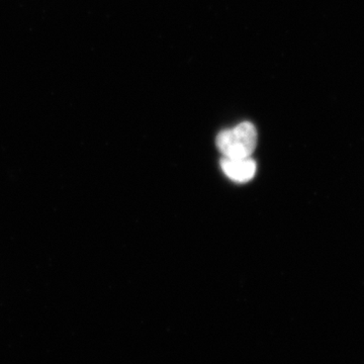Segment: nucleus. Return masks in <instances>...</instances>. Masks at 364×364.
<instances>
[{
  "label": "nucleus",
  "mask_w": 364,
  "mask_h": 364,
  "mask_svg": "<svg viewBox=\"0 0 364 364\" xmlns=\"http://www.w3.org/2000/svg\"><path fill=\"white\" fill-rule=\"evenodd\" d=\"M257 131L249 122L222 131L217 136V147L224 157L232 159L249 158L257 146Z\"/></svg>",
  "instance_id": "1"
},
{
  "label": "nucleus",
  "mask_w": 364,
  "mask_h": 364,
  "mask_svg": "<svg viewBox=\"0 0 364 364\" xmlns=\"http://www.w3.org/2000/svg\"><path fill=\"white\" fill-rule=\"evenodd\" d=\"M223 172L231 181L238 183H245L250 181L256 173L257 165L255 161L249 158H240V159H232L224 157L221 161Z\"/></svg>",
  "instance_id": "2"
}]
</instances>
